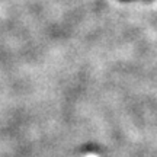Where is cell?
<instances>
[{"label":"cell","mask_w":157,"mask_h":157,"mask_svg":"<svg viewBox=\"0 0 157 157\" xmlns=\"http://www.w3.org/2000/svg\"><path fill=\"white\" fill-rule=\"evenodd\" d=\"M121 2H134V0H121Z\"/></svg>","instance_id":"1"}]
</instances>
